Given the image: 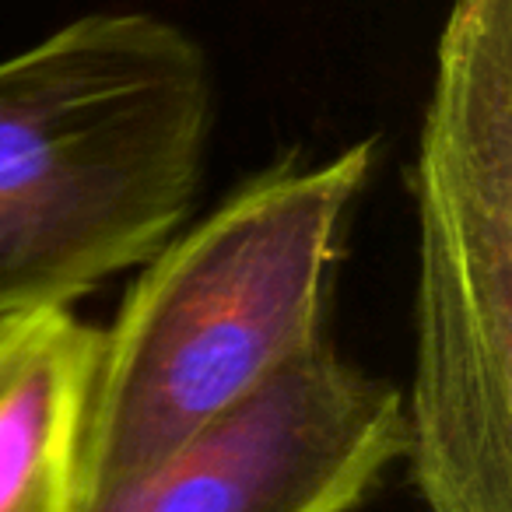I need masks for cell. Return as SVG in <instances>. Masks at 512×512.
I'll use <instances>...</instances> for the list:
<instances>
[{
    "label": "cell",
    "mask_w": 512,
    "mask_h": 512,
    "mask_svg": "<svg viewBox=\"0 0 512 512\" xmlns=\"http://www.w3.org/2000/svg\"><path fill=\"white\" fill-rule=\"evenodd\" d=\"M369 172V141L316 169H274L151 256L99 341L81 512L141 488L211 421L323 344L341 221Z\"/></svg>",
    "instance_id": "6da1fadb"
},
{
    "label": "cell",
    "mask_w": 512,
    "mask_h": 512,
    "mask_svg": "<svg viewBox=\"0 0 512 512\" xmlns=\"http://www.w3.org/2000/svg\"><path fill=\"white\" fill-rule=\"evenodd\" d=\"M207 123V60L162 18L92 15L0 60V320L151 260L193 204Z\"/></svg>",
    "instance_id": "7a4b0ae2"
},
{
    "label": "cell",
    "mask_w": 512,
    "mask_h": 512,
    "mask_svg": "<svg viewBox=\"0 0 512 512\" xmlns=\"http://www.w3.org/2000/svg\"><path fill=\"white\" fill-rule=\"evenodd\" d=\"M418 369L432 512H512V0H456L418 162Z\"/></svg>",
    "instance_id": "3957f363"
},
{
    "label": "cell",
    "mask_w": 512,
    "mask_h": 512,
    "mask_svg": "<svg viewBox=\"0 0 512 512\" xmlns=\"http://www.w3.org/2000/svg\"><path fill=\"white\" fill-rule=\"evenodd\" d=\"M407 449L400 393L316 344L88 512H351Z\"/></svg>",
    "instance_id": "277c9868"
},
{
    "label": "cell",
    "mask_w": 512,
    "mask_h": 512,
    "mask_svg": "<svg viewBox=\"0 0 512 512\" xmlns=\"http://www.w3.org/2000/svg\"><path fill=\"white\" fill-rule=\"evenodd\" d=\"M99 341L67 309L0 320V512H81Z\"/></svg>",
    "instance_id": "5b68a950"
}]
</instances>
